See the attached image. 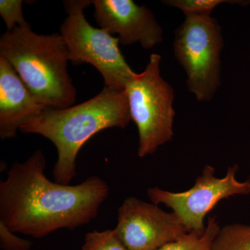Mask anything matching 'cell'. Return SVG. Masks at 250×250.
Segmentation results:
<instances>
[{"label": "cell", "instance_id": "obj_1", "mask_svg": "<svg viewBox=\"0 0 250 250\" xmlns=\"http://www.w3.org/2000/svg\"><path fill=\"white\" fill-rule=\"evenodd\" d=\"M45 166L39 149L24 162H14L0 182V221L13 232L41 238L76 229L96 218L108 198L109 187L98 176L65 185L49 180Z\"/></svg>", "mask_w": 250, "mask_h": 250}, {"label": "cell", "instance_id": "obj_2", "mask_svg": "<svg viewBox=\"0 0 250 250\" xmlns=\"http://www.w3.org/2000/svg\"><path fill=\"white\" fill-rule=\"evenodd\" d=\"M131 121L126 90L104 86L96 96L66 108H47L24 123L20 131L49 139L58 159L52 174L57 183L69 185L77 176V156L83 145L108 128L124 129Z\"/></svg>", "mask_w": 250, "mask_h": 250}, {"label": "cell", "instance_id": "obj_3", "mask_svg": "<svg viewBox=\"0 0 250 250\" xmlns=\"http://www.w3.org/2000/svg\"><path fill=\"white\" fill-rule=\"evenodd\" d=\"M0 57L12 65L39 103L46 107L66 108L77 91L67 72L68 51L62 35H39L29 24L6 31L0 39Z\"/></svg>", "mask_w": 250, "mask_h": 250}, {"label": "cell", "instance_id": "obj_4", "mask_svg": "<svg viewBox=\"0 0 250 250\" xmlns=\"http://www.w3.org/2000/svg\"><path fill=\"white\" fill-rule=\"evenodd\" d=\"M161 61L159 54H152L144 71L135 73L125 88L131 121L139 131L141 158L173 137L174 90L161 77Z\"/></svg>", "mask_w": 250, "mask_h": 250}, {"label": "cell", "instance_id": "obj_5", "mask_svg": "<svg viewBox=\"0 0 250 250\" xmlns=\"http://www.w3.org/2000/svg\"><path fill=\"white\" fill-rule=\"evenodd\" d=\"M67 17L61 27L68 59L73 64L86 62L101 74L104 86L125 90L135 72L126 62L119 48L118 37L107 31L90 25L83 11L93 4L88 0H69L63 2Z\"/></svg>", "mask_w": 250, "mask_h": 250}, {"label": "cell", "instance_id": "obj_6", "mask_svg": "<svg viewBox=\"0 0 250 250\" xmlns=\"http://www.w3.org/2000/svg\"><path fill=\"white\" fill-rule=\"evenodd\" d=\"M221 27L215 18L186 17L175 31L176 59L187 73L188 90L197 100L208 102L221 84Z\"/></svg>", "mask_w": 250, "mask_h": 250}, {"label": "cell", "instance_id": "obj_7", "mask_svg": "<svg viewBox=\"0 0 250 250\" xmlns=\"http://www.w3.org/2000/svg\"><path fill=\"white\" fill-rule=\"evenodd\" d=\"M237 171V166L229 167L225 177L218 178L215 176V169L207 165L195 185L187 191L173 192L149 188L147 196L154 205L164 204L172 208L189 232L204 233L205 217L219 202L233 195L250 194V181H238Z\"/></svg>", "mask_w": 250, "mask_h": 250}, {"label": "cell", "instance_id": "obj_8", "mask_svg": "<svg viewBox=\"0 0 250 250\" xmlns=\"http://www.w3.org/2000/svg\"><path fill=\"white\" fill-rule=\"evenodd\" d=\"M115 231L129 250H159L189 231L173 212L130 197L118 208Z\"/></svg>", "mask_w": 250, "mask_h": 250}, {"label": "cell", "instance_id": "obj_9", "mask_svg": "<svg viewBox=\"0 0 250 250\" xmlns=\"http://www.w3.org/2000/svg\"><path fill=\"white\" fill-rule=\"evenodd\" d=\"M94 17L102 29L110 34H118L120 44L139 42L151 49L163 40L162 28L152 11L132 0H94Z\"/></svg>", "mask_w": 250, "mask_h": 250}, {"label": "cell", "instance_id": "obj_10", "mask_svg": "<svg viewBox=\"0 0 250 250\" xmlns=\"http://www.w3.org/2000/svg\"><path fill=\"white\" fill-rule=\"evenodd\" d=\"M47 108L36 100L12 66L0 57V137L14 139L21 126Z\"/></svg>", "mask_w": 250, "mask_h": 250}, {"label": "cell", "instance_id": "obj_11", "mask_svg": "<svg viewBox=\"0 0 250 250\" xmlns=\"http://www.w3.org/2000/svg\"><path fill=\"white\" fill-rule=\"evenodd\" d=\"M220 230L215 217H211L207 222L205 232L190 231L159 250H211L213 242Z\"/></svg>", "mask_w": 250, "mask_h": 250}, {"label": "cell", "instance_id": "obj_12", "mask_svg": "<svg viewBox=\"0 0 250 250\" xmlns=\"http://www.w3.org/2000/svg\"><path fill=\"white\" fill-rule=\"evenodd\" d=\"M211 250H250V225L233 224L220 228Z\"/></svg>", "mask_w": 250, "mask_h": 250}, {"label": "cell", "instance_id": "obj_13", "mask_svg": "<svg viewBox=\"0 0 250 250\" xmlns=\"http://www.w3.org/2000/svg\"><path fill=\"white\" fill-rule=\"evenodd\" d=\"M164 4L177 8L185 15V17H210L213 10L224 3L239 4L243 1L228 0H166Z\"/></svg>", "mask_w": 250, "mask_h": 250}, {"label": "cell", "instance_id": "obj_14", "mask_svg": "<svg viewBox=\"0 0 250 250\" xmlns=\"http://www.w3.org/2000/svg\"><path fill=\"white\" fill-rule=\"evenodd\" d=\"M81 250H129L114 229L93 231L86 233Z\"/></svg>", "mask_w": 250, "mask_h": 250}, {"label": "cell", "instance_id": "obj_15", "mask_svg": "<svg viewBox=\"0 0 250 250\" xmlns=\"http://www.w3.org/2000/svg\"><path fill=\"white\" fill-rule=\"evenodd\" d=\"M21 0H1L0 16L4 20L7 31H11L18 26L28 24L23 16Z\"/></svg>", "mask_w": 250, "mask_h": 250}, {"label": "cell", "instance_id": "obj_16", "mask_svg": "<svg viewBox=\"0 0 250 250\" xmlns=\"http://www.w3.org/2000/svg\"><path fill=\"white\" fill-rule=\"evenodd\" d=\"M0 247L2 250H30L32 242L16 236L2 221H0Z\"/></svg>", "mask_w": 250, "mask_h": 250}]
</instances>
